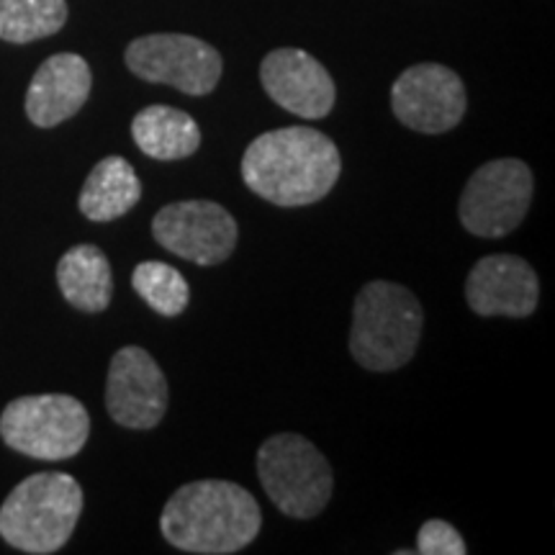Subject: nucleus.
<instances>
[{
  "label": "nucleus",
  "instance_id": "nucleus-5",
  "mask_svg": "<svg viewBox=\"0 0 555 555\" xmlns=\"http://www.w3.org/2000/svg\"><path fill=\"white\" fill-rule=\"evenodd\" d=\"M258 476L270 502L286 517L311 519L330 504L335 478L314 442L294 433L268 437L258 450Z\"/></svg>",
  "mask_w": 555,
  "mask_h": 555
},
{
  "label": "nucleus",
  "instance_id": "nucleus-13",
  "mask_svg": "<svg viewBox=\"0 0 555 555\" xmlns=\"http://www.w3.org/2000/svg\"><path fill=\"white\" fill-rule=\"evenodd\" d=\"M466 301L481 317H530L540 301L535 268L517 255H486L470 268Z\"/></svg>",
  "mask_w": 555,
  "mask_h": 555
},
{
  "label": "nucleus",
  "instance_id": "nucleus-2",
  "mask_svg": "<svg viewBox=\"0 0 555 555\" xmlns=\"http://www.w3.org/2000/svg\"><path fill=\"white\" fill-rule=\"evenodd\" d=\"M262 512L245 486L232 481H193L180 486L165 504L159 530L172 547L196 555L245 551L258 538Z\"/></svg>",
  "mask_w": 555,
  "mask_h": 555
},
{
  "label": "nucleus",
  "instance_id": "nucleus-7",
  "mask_svg": "<svg viewBox=\"0 0 555 555\" xmlns=\"http://www.w3.org/2000/svg\"><path fill=\"white\" fill-rule=\"evenodd\" d=\"M532 191L535 180L530 165L515 157L491 159L470 176L463 189L457 206L461 224L476 237H506L525 221L532 204Z\"/></svg>",
  "mask_w": 555,
  "mask_h": 555
},
{
  "label": "nucleus",
  "instance_id": "nucleus-8",
  "mask_svg": "<svg viewBox=\"0 0 555 555\" xmlns=\"http://www.w3.org/2000/svg\"><path fill=\"white\" fill-rule=\"evenodd\" d=\"M127 67L137 78L170 86L185 95H208L219 86L221 54L189 34H150L127 47Z\"/></svg>",
  "mask_w": 555,
  "mask_h": 555
},
{
  "label": "nucleus",
  "instance_id": "nucleus-17",
  "mask_svg": "<svg viewBox=\"0 0 555 555\" xmlns=\"http://www.w3.org/2000/svg\"><path fill=\"white\" fill-rule=\"evenodd\" d=\"M131 137L152 159H185L201 147L196 119L172 106H147L131 121Z\"/></svg>",
  "mask_w": 555,
  "mask_h": 555
},
{
  "label": "nucleus",
  "instance_id": "nucleus-14",
  "mask_svg": "<svg viewBox=\"0 0 555 555\" xmlns=\"http://www.w3.org/2000/svg\"><path fill=\"white\" fill-rule=\"evenodd\" d=\"M90 88H93V75L80 54H52L50 60L41 62L26 90V116L34 127H57L86 106Z\"/></svg>",
  "mask_w": 555,
  "mask_h": 555
},
{
  "label": "nucleus",
  "instance_id": "nucleus-15",
  "mask_svg": "<svg viewBox=\"0 0 555 555\" xmlns=\"http://www.w3.org/2000/svg\"><path fill=\"white\" fill-rule=\"evenodd\" d=\"M57 286L69 307L86 314H101L114 296L111 262L101 247L75 245L60 258Z\"/></svg>",
  "mask_w": 555,
  "mask_h": 555
},
{
  "label": "nucleus",
  "instance_id": "nucleus-12",
  "mask_svg": "<svg viewBox=\"0 0 555 555\" xmlns=\"http://www.w3.org/2000/svg\"><path fill=\"white\" fill-rule=\"evenodd\" d=\"M260 82L270 101L301 119H324L335 108L337 88L327 67L309 52L283 47L260 65Z\"/></svg>",
  "mask_w": 555,
  "mask_h": 555
},
{
  "label": "nucleus",
  "instance_id": "nucleus-1",
  "mask_svg": "<svg viewBox=\"0 0 555 555\" xmlns=\"http://www.w3.org/2000/svg\"><path fill=\"white\" fill-rule=\"evenodd\" d=\"M343 172L337 144L309 127H283L249 142L242 180L255 196L283 208L309 206L335 189Z\"/></svg>",
  "mask_w": 555,
  "mask_h": 555
},
{
  "label": "nucleus",
  "instance_id": "nucleus-18",
  "mask_svg": "<svg viewBox=\"0 0 555 555\" xmlns=\"http://www.w3.org/2000/svg\"><path fill=\"white\" fill-rule=\"evenodd\" d=\"M65 24V0H0V39L9 44L52 37Z\"/></svg>",
  "mask_w": 555,
  "mask_h": 555
},
{
  "label": "nucleus",
  "instance_id": "nucleus-10",
  "mask_svg": "<svg viewBox=\"0 0 555 555\" xmlns=\"http://www.w3.org/2000/svg\"><path fill=\"white\" fill-rule=\"evenodd\" d=\"M468 99L453 69L422 62L404 69L391 88L393 116L420 134H442L455 129L466 114Z\"/></svg>",
  "mask_w": 555,
  "mask_h": 555
},
{
  "label": "nucleus",
  "instance_id": "nucleus-11",
  "mask_svg": "<svg viewBox=\"0 0 555 555\" xmlns=\"http://www.w3.org/2000/svg\"><path fill=\"white\" fill-rule=\"evenodd\" d=\"M168 378L144 347L127 345L111 358L106 380V409L116 425L152 429L168 412Z\"/></svg>",
  "mask_w": 555,
  "mask_h": 555
},
{
  "label": "nucleus",
  "instance_id": "nucleus-20",
  "mask_svg": "<svg viewBox=\"0 0 555 555\" xmlns=\"http://www.w3.org/2000/svg\"><path fill=\"white\" fill-rule=\"evenodd\" d=\"M416 553L422 555H466L461 532L446 519H427L416 532Z\"/></svg>",
  "mask_w": 555,
  "mask_h": 555
},
{
  "label": "nucleus",
  "instance_id": "nucleus-4",
  "mask_svg": "<svg viewBox=\"0 0 555 555\" xmlns=\"http://www.w3.org/2000/svg\"><path fill=\"white\" fill-rule=\"evenodd\" d=\"M82 512L78 478L44 470L24 478L0 506V538L21 553H57L73 538Z\"/></svg>",
  "mask_w": 555,
  "mask_h": 555
},
{
  "label": "nucleus",
  "instance_id": "nucleus-9",
  "mask_svg": "<svg viewBox=\"0 0 555 555\" xmlns=\"http://www.w3.org/2000/svg\"><path fill=\"white\" fill-rule=\"evenodd\" d=\"M157 245L196 266H219L237 247V219L217 201H178L152 219Z\"/></svg>",
  "mask_w": 555,
  "mask_h": 555
},
{
  "label": "nucleus",
  "instance_id": "nucleus-19",
  "mask_svg": "<svg viewBox=\"0 0 555 555\" xmlns=\"http://www.w3.org/2000/svg\"><path fill=\"white\" fill-rule=\"evenodd\" d=\"M131 286H134L137 294L144 298V304H147L155 314L165 319L180 317L189 309V281H185L180 270L168 266V262H139L134 273H131Z\"/></svg>",
  "mask_w": 555,
  "mask_h": 555
},
{
  "label": "nucleus",
  "instance_id": "nucleus-16",
  "mask_svg": "<svg viewBox=\"0 0 555 555\" xmlns=\"http://www.w3.org/2000/svg\"><path fill=\"white\" fill-rule=\"evenodd\" d=\"M139 198H142V183L129 159L108 155L90 170L78 206L82 217L90 221H114L129 214Z\"/></svg>",
  "mask_w": 555,
  "mask_h": 555
},
{
  "label": "nucleus",
  "instance_id": "nucleus-6",
  "mask_svg": "<svg viewBox=\"0 0 555 555\" xmlns=\"http://www.w3.org/2000/svg\"><path fill=\"white\" fill-rule=\"evenodd\" d=\"M88 435V409L67 393L18 397L0 414L5 446L34 461H67L86 448Z\"/></svg>",
  "mask_w": 555,
  "mask_h": 555
},
{
  "label": "nucleus",
  "instance_id": "nucleus-3",
  "mask_svg": "<svg viewBox=\"0 0 555 555\" xmlns=\"http://www.w3.org/2000/svg\"><path fill=\"white\" fill-rule=\"evenodd\" d=\"M425 327L420 298L391 281H371L352 307L350 352L365 371L388 373L414 358Z\"/></svg>",
  "mask_w": 555,
  "mask_h": 555
}]
</instances>
